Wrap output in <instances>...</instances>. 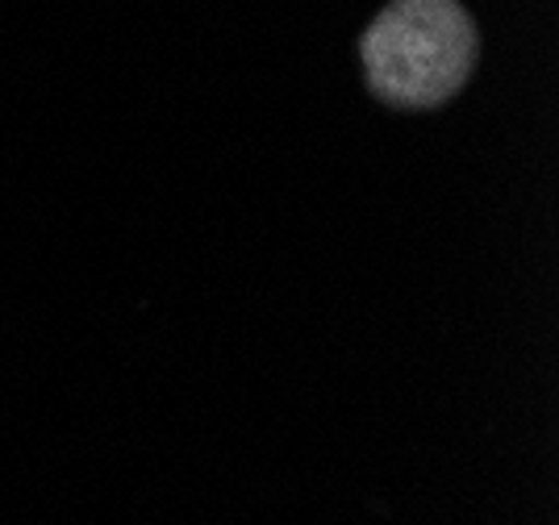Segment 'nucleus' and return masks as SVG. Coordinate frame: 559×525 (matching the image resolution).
Masks as SVG:
<instances>
[{
    "instance_id": "f257e3e1",
    "label": "nucleus",
    "mask_w": 559,
    "mask_h": 525,
    "mask_svg": "<svg viewBox=\"0 0 559 525\" xmlns=\"http://www.w3.org/2000/svg\"><path fill=\"white\" fill-rule=\"evenodd\" d=\"M368 88L393 109H439L480 59V29L460 0H393L364 38Z\"/></svg>"
}]
</instances>
